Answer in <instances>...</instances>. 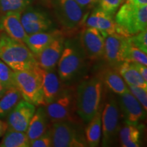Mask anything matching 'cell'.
I'll return each instance as SVG.
<instances>
[{
  "label": "cell",
  "mask_w": 147,
  "mask_h": 147,
  "mask_svg": "<svg viewBox=\"0 0 147 147\" xmlns=\"http://www.w3.org/2000/svg\"><path fill=\"white\" fill-rule=\"evenodd\" d=\"M103 82L99 77H91L79 84L76 92V113L88 123L100 110Z\"/></svg>",
  "instance_id": "cell-1"
},
{
  "label": "cell",
  "mask_w": 147,
  "mask_h": 147,
  "mask_svg": "<svg viewBox=\"0 0 147 147\" xmlns=\"http://www.w3.org/2000/svg\"><path fill=\"white\" fill-rule=\"evenodd\" d=\"M0 59L14 71L32 70L38 65L36 58L23 42L0 34Z\"/></svg>",
  "instance_id": "cell-2"
},
{
  "label": "cell",
  "mask_w": 147,
  "mask_h": 147,
  "mask_svg": "<svg viewBox=\"0 0 147 147\" xmlns=\"http://www.w3.org/2000/svg\"><path fill=\"white\" fill-rule=\"evenodd\" d=\"M84 54L80 42L66 40L57 63L58 76L63 82H67L78 76L84 66Z\"/></svg>",
  "instance_id": "cell-3"
},
{
  "label": "cell",
  "mask_w": 147,
  "mask_h": 147,
  "mask_svg": "<svg viewBox=\"0 0 147 147\" xmlns=\"http://www.w3.org/2000/svg\"><path fill=\"white\" fill-rule=\"evenodd\" d=\"M115 21L127 38L146 30L147 5L138 6L125 1L117 12Z\"/></svg>",
  "instance_id": "cell-4"
},
{
  "label": "cell",
  "mask_w": 147,
  "mask_h": 147,
  "mask_svg": "<svg viewBox=\"0 0 147 147\" xmlns=\"http://www.w3.org/2000/svg\"><path fill=\"white\" fill-rule=\"evenodd\" d=\"M14 78L16 89L24 100L35 106H46L36 67L32 70L14 71Z\"/></svg>",
  "instance_id": "cell-5"
},
{
  "label": "cell",
  "mask_w": 147,
  "mask_h": 147,
  "mask_svg": "<svg viewBox=\"0 0 147 147\" xmlns=\"http://www.w3.org/2000/svg\"><path fill=\"white\" fill-rule=\"evenodd\" d=\"M46 106V113L51 123L58 121H68L77 123L78 119L75 117L76 113V94L68 89H65L55 100Z\"/></svg>",
  "instance_id": "cell-6"
},
{
  "label": "cell",
  "mask_w": 147,
  "mask_h": 147,
  "mask_svg": "<svg viewBox=\"0 0 147 147\" xmlns=\"http://www.w3.org/2000/svg\"><path fill=\"white\" fill-rule=\"evenodd\" d=\"M54 10L59 23L64 30L73 32L84 22L85 10L75 0H55Z\"/></svg>",
  "instance_id": "cell-7"
},
{
  "label": "cell",
  "mask_w": 147,
  "mask_h": 147,
  "mask_svg": "<svg viewBox=\"0 0 147 147\" xmlns=\"http://www.w3.org/2000/svg\"><path fill=\"white\" fill-rule=\"evenodd\" d=\"M72 123L58 121L53 123L49 129L55 147H84L87 146L86 141L79 134Z\"/></svg>",
  "instance_id": "cell-8"
},
{
  "label": "cell",
  "mask_w": 147,
  "mask_h": 147,
  "mask_svg": "<svg viewBox=\"0 0 147 147\" xmlns=\"http://www.w3.org/2000/svg\"><path fill=\"white\" fill-rule=\"evenodd\" d=\"M102 112V144L109 146L115 143L119 129V106L113 95L108 97Z\"/></svg>",
  "instance_id": "cell-9"
},
{
  "label": "cell",
  "mask_w": 147,
  "mask_h": 147,
  "mask_svg": "<svg viewBox=\"0 0 147 147\" xmlns=\"http://www.w3.org/2000/svg\"><path fill=\"white\" fill-rule=\"evenodd\" d=\"M104 57L109 65L117 69L125 61V53L127 45V38L119 34L104 36Z\"/></svg>",
  "instance_id": "cell-10"
},
{
  "label": "cell",
  "mask_w": 147,
  "mask_h": 147,
  "mask_svg": "<svg viewBox=\"0 0 147 147\" xmlns=\"http://www.w3.org/2000/svg\"><path fill=\"white\" fill-rule=\"evenodd\" d=\"M104 34L94 27H87L80 36V45L85 56L92 61L100 59L104 57Z\"/></svg>",
  "instance_id": "cell-11"
},
{
  "label": "cell",
  "mask_w": 147,
  "mask_h": 147,
  "mask_svg": "<svg viewBox=\"0 0 147 147\" xmlns=\"http://www.w3.org/2000/svg\"><path fill=\"white\" fill-rule=\"evenodd\" d=\"M21 21L27 34L51 30L52 21L45 12L32 8H27L21 14Z\"/></svg>",
  "instance_id": "cell-12"
},
{
  "label": "cell",
  "mask_w": 147,
  "mask_h": 147,
  "mask_svg": "<svg viewBox=\"0 0 147 147\" xmlns=\"http://www.w3.org/2000/svg\"><path fill=\"white\" fill-rule=\"evenodd\" d=\"M35 112V105L25 100H21L7 116V124L8 129L18 131L26 132Z\"/></svg>",
  "instance_id": "cell-13"
},
{
  "label": "cell",
  "mask_w": 147,
  "mask_h": 147,
  "mask_svg": "<svg viewBox=\"0 0 147 147\" xmlns=\"http://www.w3.org/2000/svg\"><path fill=\"white\" fill-rule=\"evenodd\" d=\"M119 103L126 124L138 125L146 118V111L130 91L119 95Z\"/></svg>",
  "instance_id": "cell-14"
},
{
  "label": "cell",
  "mask_w": 147,
  "mask_h": 147,
  "mask_svg": "<svg viewBox=\"0 0 147 147\" xmlns=\"http://www.w3.org/2000/svg\"><path fill=\"white\" fill-rule=\"evenodd\" d=\"M36 69L40 78L41 89L46 105L57 97L65 90L55 69L47 70L37 65Z\"/></svg>",
  "instance_id": "cell-15"
},
{
  "label": "cell",
  "mask_w": 147,
  "mask_h": 147,
  "mask_svg": "<svg viewBox=\"0 0 147 147\" xmlns=\"http://www.w3.org/2000/svg\"><path fill=\"white\" fill-rule=\"evenodd\" d=\"M86 25L98 29L104 36L119 34L125 36L122 29L116 23L113 16L104 12L99 7L95 8L90 14L87 20Z\"/></svg>",
  "instance_id": "cell-16"
},
{
  "label": "cell",
  "mask_w": 147,
  "mask_h": 147,
  "mask_svg": "<svg viewBox=\"0 0 147 147\" xmlns=\"http://www.w3.org/2000/svg\"><path fill=\"white\" fill-rule=\"evenodd\" d=\"M63 35L53 40L49 46L36 56L38 65L42 68L55 69L64 47Z\"/></svg>",
  "instance_id": "cell-17"
},
{
  "label": "cell",
  "mask_w": 147,
  "mask_h": 147,
  "mask_svg": "<svg viewBox=\"0 0 147 147\" xmlns=\"http://www.w3.org/2000/svg\"><path fill=\"white\" fill-rule=\"evenodd\" d=\"M20 12H9L0 18V30L12 39L25 43L28 35L21 21Z\"/></svg>",
  "instance_id": "cell-18"
},
{
  "label": "cell",
  "mask_w": 147,
  "mask_h": 147,
  "mask_svg": "<svg viewBox=\"0 0 147 147\" xmlns=\"http://www.w3.org/2000/svg\"><path fill=\"white\" fill-rule=\"evenodd\" d=\"M62 35H63V33L59 30H49L36 33L29 35L25 44L35 56H36L50 45L53 40Z\"/></svg>",
  "instance_id": "cell-19"
},
{
  "label": "cell",
  "mask_w": 147,
  "mask_h": 147,
  "mask_svg": "<svg viewBox=\"0 0 147 147\" xmlns=\"http://www.w3.org/2000/svg\"><path fill=\"white\" fill-rule=\"evenodd\" d=\"M49 118L43 107L35 112L31 119L26 134L29 141L33 140L45 134L49 130Z\"/></svg>",
  "instance_id": "cell-20"
},
{
  "label": "cell",
  "mask_w": 147,
  "mask_h": 147,
  "mask_svg": "<svg viewBox=\"0 0 147 147\" xmlns=\"http://www.w3.org/2000/svg\"><path fill=\"white\" fill-rule=\"evenodd\" d=\"M99 78L103 84H106L108 89L116 94L121 95L129 91L126 82L115 68L110 67L104 69Z\"/></svg>",
  "instance_id": "cell-21"
},
{
  "label": "cell",
  "mask_w": 147,
  "mask_h": 147,
  "mask_svg": "<svg viewBox=\"0 0 147 147\" xmlns=\"http://www.w3.org/2000/svg\"><path fill=\"white\" fill-rule=\"evenodd\" d=\"M143 126L126 124L119 131L121 146L123 147H138L141 146V135Z\"/></svg>",
  "instance_id": "cell-22"
},
{
  "label": "cell",
  "mask_w": 147,
  "mask_h": 147,
  "mask_svg": "<svg viewBox=\"0 0 147 147\" xmlns=\"http://www.w3.org/2000/svg\"><path fill=\"white\" fill-rule=\"evenodd\" d=\"M119 74L123 78L127 84L134 85L147 89V82L135 68L132 63L123 61L118 67Z\"/></svg>",
  "instance_id": "cell-23"
},
{
  "label": "cell",
  "mask_w": 147,
  "mask_h": 147,
  "mask_svg": "<svg viewBox=\"0 0 147 147\" xmlns=\"http://www.w3.org/2000/svg\"><path fill=\"white\" fill-rule=\"evenodd\" d=\"M88 123L85 130L87 144L91 147L98 146L102 137V111L99 110Z\"/></svg>",
  "instance_id": "cell-24"
},
{
  "label": "cell",
  "mask_w": 147,
  "mask_h": 147,
  "mask_svg": "<svg viewBox=\"0 0 147 147\" xmlns=\"http://www.w3.org/2000/svg\"><path fill=\"white\" fill-rule=\"evenodd\" d=\"M22 99L23 97L16 88L6 90L0 98V117H7Z\"/></svg>",
  "instance_id": "cell-25"
},
{
  "label": "cell",
  "mask_w": 147,
  "mask_h": 147,
  "mask_svg": "<svg viewBox=\"0 0 147 147\" xmlns=\"http://www.w3.org/2000/svg\"><path fill=\"white\" fill-rule=\"evenodd\" d=\"M0 142V147H29V140L26 132L8 129Z\"/></svg>",
  "instance_id": "cell-26"
},
{
  "label": "cell",
  "mask_w": 147,
  "mask_h": 147,
  "mask_svg": "<svg viewBox=\"0 0 147 147\" xmlns=\"http://www.w3.org/2000/svg\"><path fill=\"white\" fill-rule=\"evenodd\" d=\"M31 3V0H0V13H22Z\"/></svg>",
  "instance_id": "cell-27"
},
{
  "label": "cell",
  "mask_w": 147,
  "mask_h": 147,
  "mask_svg": "<svg viewBox=\"0 0 147 147\" xmlns=\"http://www.w3.org/2000/svg\"><path fill=\"white\" fill-rule=\"evenodd\" d=\"M125 61L129 63H138L147 65L146 53H144L135 46L132 45L127 40V45L125 53Z\"/></svg>",
  "instance_id": "cell-28"
},
{
  "label": "cell",
  "mask_w": 147,
  "mask_h": 147,
  "mask_svg": "<svg viewBox=\"0 0 147 147\" xmlns=\"http://www.w3.org/2000/svg\"><path fill=\"white\" fill-rule=\"evenodd\" d=\"M0 83L5 90L16 88L14 78V70L0 59Z\"/></svg>",
  "instance_id": "cell-29"
},
{
  "label": "cell",
  "mask_w": 147,
  "mask_h": 147,
  "mask_svg": "<svg viewBox=\"0 0 147 147\" xmlns=\"http://www.w3.org/2000/svg\"><path fill=\"white\" fill-rule=\"evenodd\" d=\"M128 42L136 47L147 53V31H142L127 38Z\"/></svg>",
  "instance_id": "cell-30"
},
{
  "label": "cell",
  "mask_w": 147,
  "mask_h": 147,
  "mask_svg": "<svg viewBox=\"0 0 147 147\" xmlns=\"http://www.w3.org/2000/svg\"><path fill=\"white\" fill-rule=\"evenodd\" d=\"M128 89L129 91L131 92V94L134 95L137 100L140 103L141 105L144 109L146 110H147V89H144V88L137 87V86L130 85L127 84Z\"/></svg>",
  "instance_id": "cell-31"
},
{
  "label": "cell",
  "mask_w": 147,
  "mask_h": 147,
  "mask_svg": "<svg viewBox=\"0 0 147 147\" xmlns=\"http://www.w3.org/2000/svg\"><path fill=\"white\" fill-rule=\"evenodd\" d=\"M122 3V0H98L97 3L99 8L113 16Z\"/></svg>",
  "instance_id": "cell-32"
},
{
  "label": "cell",
  "mask_w": 147,
  "mask_h": 147,
  "mask_svg": "<svg viewBox=\"0 0 147 147\" xmlns=\"http://www.w3.org/2000/svg\"><path fill=\"white\" fill-rule=\"evenodd\" d=\"M29 146L32 147H51L53 146L52 139L49 130L38 138L29 141Z\"/></svg>",
  "instance_id": "cell-33"
},
{
  "label": "cell",
  "mask_w": 147,
  "mask_h": 147,
  "mask_svg": "<svg viewBox=\"0 0 147 147\" xmlns=\"http://www.w3.org/2000/svg\"><path fill=\"white\" fill-rule=\"evenodd\" d=\"M84 10L90 9L98 3V0H75Z\"/></svg>",
  "instance_id": "cell-34"
},
{
  "label": "cell",
  "mask_w": 147,
  "mask_h": 147,
  "mask_svg": "<svg viewBox=\"0 0 147 147\" xmlns=\"http://www.w3.org/2000/svg\"><path fill=\"white\" fill-rule=\"evenodd\" d=\"M135 68L137 69L140 74L142 76L145 81L147 82V67L146 65L138 63H132Z\"/></svg>",
  "instance_id": "cell-35"
},
{
  "label": "cell",
  "mask_w": 147,
  "mask_h": 147,
  "mask_svg": "<svg viewBox=\"0 0 147 147\" xmlns=\"http://www.w3.org/2000/svg\"><path fill=\"white\" fill-rule=\"evenodd\" d=\"M8 129L7 123L2 121L0 119V137H2Z\"/></svg>",
  "instance_id": "cell-36"
},
{
  "label": "cell",
  "mask_w": 147,
  "mask_h": 147,
  "mask_svg": "<svg viewBox=\"0 0 147 147\" xmlns=\"http://www.w3.org/2000/svg\"><path fill=\"white\" fill-rule=\"evenodd\" d=\"M126 2H128L131 4L142 6V5H147V0H126Z\"/></svg>",
  "instance_id": "cell-37"
},
{
  "label": "cell",
  "mask_w": 147,
  "mask_h": 147,
  "mask_svg": "<svg viewBox=\"0 0 147 147\" xmlns=\"http://www.w3.org/2000/svg\"><path fill=\"white\" fill-rule=\"evenodd\" d=\"M5 91H6V90H5L4 88H3V86L1 85V84L0 83V98H1V97L3 96Z\"/></svg>",
  "instance_id": "cell-38"
},
{
  "label": "cell",
  "mask_w": 147,
  "mask_h": 147,
  "mask_svg": "<svg viewBox=\"0 0 147 147\" xmlns=\"http://www.w3.org/2000/svg\"><path fill=\"white\" fill-rule=\"evenodd\" d=\"M123 1H123H126V0H122Z\"/></svg>",
  "instance_id": "cell-39"
}]
</instances>
